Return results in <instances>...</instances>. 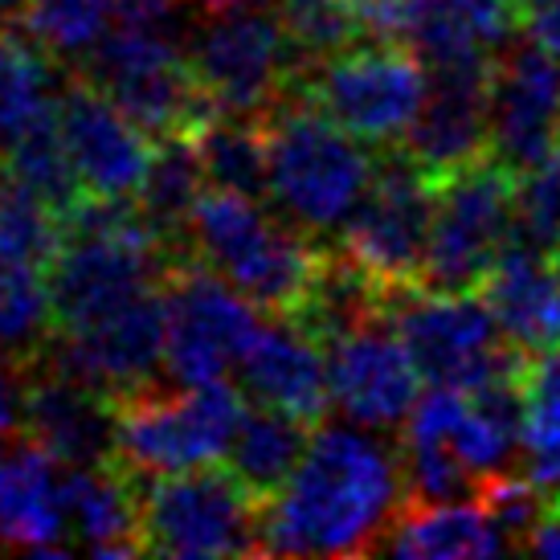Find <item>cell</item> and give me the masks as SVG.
Listing matches in <instances>:
<instances>
[{"label":"cell","instance_id":"cell-1","mask_svg":"<svg viewBox=\"0 0 560 560\" xmlns=\"http://www.w3.org/2000/svg\"><path fill=\"white\" fill-rule=\"evenodd\" d=\"M405 467L369 430L312 434L299 470L266 503L262 557H364L405 508Z\"/></svg>","mask_w":560,"mask_h":560},{"label":"cell","instance_id":"cell-2","mask_svg":"<svg viewBox=\"0 0 560 560\" xmlns=\"http://www.w3.org/2000/svg\"><path fill=\"white\" fill-rule=\"evenodd\" d=\"M185 254L242 291L258 312L287 319L312 291L327 249L315 246L303 225L270 218L258 197L209 185L188 218Z\"/></svg>","mask_w":560,"mask_h":560},{"label":"cell","instance_id":"cell-3","mask_svg":"<svg viewBox=\"0 0 560 560\" xmlns=\"http://www.w3.org/2000/svg\"><path fill=\"white\" fill-rule=\"evenodd\" d=\"M262 124L266 197L307 234H340L373 185L376 156L295 86Z\"/></svg>","mask_w":560,"mask_h":560},{"label":"cell","instance_id":"cell-4","mask_svg":"<svg viewBox=\"0 0 560 560\" xmlns=\"http://www.w3.org/2000/svg\"><path fill=\"white\" fill-rule=\"evenodd\" d=\"M266 499L218 458L143 487V548L160 557H262Z\"/></svg>","mask_w":560,"mask_h":560},{"label":"cell","instance_id":"cell-5","mask_svg":"<svg viewBox=\"0 0 560 560\" xmlns=\"http://www.w3.org/2000/svg\"><path fill=\"white\" fill-rule=\"evenodd\" d=\"M242 393L246 389H234L230 381H209V385H185V393L148 385L140 393L115 397L119 409L115 463L136 470L140 479L218 463L246 418Z\"/></svg>","mask_w":560,"mask_h":560},{"label":"cell","instance_id":"cell-6","mask_svg":"<svg viewBox=\"0 0 560 560\" xmlns=\"http://www.w3.org/2000/svg\"><path fill=\"white\" fill-rule=\"evenodd\" d=\"M389 319L401 331L421 381L442 389H482L487 381L528 369L524 348L508 340L479 291H405L393 295Z\"/></svg>","mask_w":560,"mask_h":560},{"label":"cell","instance_id":"cell-7","mask_svg":"<svg viewBox=\"0 0 560 560\" xmlns=\"http://www.w3.org/2000/svg\"><path fill=\"white\" fill-rule=\"evenodd\" d=\"M94 79L152 140H197L221 110L168 33L110 30L86 58Z\"/></svg>","mask_w":560,"mask_h":560},{"label":"cell","instance_id":"cell-8","mask_svg":"<svg viewBox=\"0 0 560 560\" xmlns=\"http://www.w3.org/2000/svg\"><path fill=\"white\" fill-rule=\"evenodd\" d=\"M295 91L307 94L315 107H324L360 143L385 148L405 140V131L418 119L430 91V66L397 42H369V46L357 42L299 70Z\"/></svg>","mask_w":560,"mask_h":560},{"label":"cell","instance_id":"cell-9","mask_svg":"<svg viewBox=\"0 0 560 560\" xmlns=\"http://www.w3.org/2000/svg\"><path fill=\"white\" fill-rule=\"evenodd\" d=\"M515 185H520V172L508 168L495 152L438 180L421 287L479 291L499 254L512 246Z\"/></svg>","mask_w":560,"mask_h":560},{"label":"cell","instance_id":"cell-10","mask_svg":"<svg viewBox=\"0 0 560 560\" xmlns=\"http://www.w3.org/2000/svg\"><path fill=\"white\" fill-rule=\"evenodd\" d=\"M430 225L434 180L413 164L405 148H393L376 156L373 185L352 221L340 230V249L389 295H405L418 291L425 279Z\"/></svg>","mask_w":560,"mask_h":560},{"label":"cell","instance_id":"cell-11","mask_svg":"<svg viewBox=\"0 0 560 560\" xmlns=\"http://www.w3.org/2000/svg\"><path fill=\"white\" fill-rule=\"evenodd\" d=\"M258 307L213 270L176 258L164 279V369L180 385L225 381L258 340Z\"/></svg>","mask_w":560,"mask_h":560},{"label":"cell","instance_id":"cell-12","mask_svg":"<svg viewBox=\"0 0 560 560\" xmlns=\"http://www.w3.org/2000/svg\"><path fill=\"white\" fill-rule=\"evenodd\" d=\"M188 58L221 115H266L299 79L279 13L258 4L205 16L192 30Z\"/></svg>","mask_w":560,"mask_h":560},{"label":"cell","instance_id":"cell-13","mask_svg":"<svg viewBox=\"0 0 560 560\" xmlns=\"http://www.w3.org/2000/svg\"><path fill=\"white\" fill-rule=\"evenodd\" d=\"M58 127L86 197H140L160 140H152L94 79H70L58 94Z\"/></svg>","mask_w":560,"mask_h":560},{"label":"cell","instance_id":"cell-14","mask_svg":"<svg viewBox=\"0 0 560 560\" xmlns=\"http://www.w3.org/2000/svg\"><path fill=\"white\" fill-rule=\"evenodd\" d=\"M491 70L495 58L430 66V91L401 148L434 185L491 156Z\"/></svg>","mask_w":560,"mask_h":560},{"label":"cell","instance_id":"cell-15","mask_svg":"<svg viewBox=\"0 0 560 560\" xmlns=\"http://www.w3.org/2000/svg\"><path fill=\"white\" fill-rule=\"evenodd\" d=\"M30 369L33 376L21 385V434L33 438L62 467L110 463L119 442L115 397L49 364L46 357H37Z\"/></svg>","mask_w":560,"mask_h":560},{"label":"cell","instance_id":"cell-16","mask_svg":"<svg viewBox=\"0 0 560 560\" xmlns=\"http://www.w3.org/2000/svg\"><path fill=\"white\" fill-rule=\"evenodd\" d=\"M331 401L343 418L369 430H389L413 413L421 397V373L389 315L348 331L327 348Z\"/></svg>","mask_w":560,"mask_h":560},{"label":"cell","instance_id":"cell-17","mask_svg":"<svg viewBox=\"0 0 560 560\" xmlns=\"http://www.w3.org/2000/svg\"><path fill=\"white\" fill-rule=\"evenodd\" d=\"M560 143V58L536 42L508 49L491 70V152L512 172L552 164Z\"/></svg>","mask_w":560,"mask_h":560},{"label":"cell","instance_id":"cell-18","mask_svg":"<svg viewBox=\"0 0 560 560\" xmlns=\"http://www.w3.org/2000/svg\"><path fill=\"white\" fill-rule=\"evenodd\" d=\"M242 389L258 405L282 409L291 418L319 425L331 409V376H327V352L295 327L291 319H279L258 331L249 343L246 360L237 364Z\"/></svg>","mask_w":560,"mask_h":560},{"label":"cell","instance_id":"cell-19","mask_svg":"<svg viewBox=\"0 0 560 560\" xmlns=\"http://www.w3.org/2000/svg\"><path fill=\"white\" fill-rule=\"evenodd\" d=\"M66 532V467L33 438H13L0 482V545L21 552H62Z\"/></svg>","mask_w":560,"mask_h":560},{"label":"cell","instance_id":"cell-20","mask_svg":"<svg viewBox=\"0 0 560 560\" xmlns=\"http://www.w3.org/2000/svg\"><path fill=\"white\" fill-rule=\"evenodd\" d=\"M70 532L94 557H143V487L124 463L66 467Z\"/></svg>","mask_w":560,"mask_h":560},{"label":"cell","instance_id":"cell-21","mask_svg":"<svg viewBox=\"0 0 560 560\" xmlns=\"http://www.w3.org/2000/svg\"><path fill=\"white\" fill-rule=\"evenodd\" d=\"M479 295L491 303L508 340L524 352L560 348V275L552 258L528 246H508Z\"/></svg>","mask_w":560,"mask_h":560},{"label":"cell","instance_id":"cell-22","mask_svg":"<svg viewBox=\"0 0 560 560\" xmlns=\"http://www.w3.org/2000/svg\"><path fill=\"white\" fill-rule=\"evenodd\" d=\"M393 557L413 560H458V557H495L508 552V536L499 532L491 512L475 503H413L405 499L385 540Z\"/></svg>","mask_w":560,"mask_h":560},{"label":"cell","instance_id":"cell-23","mask_svg":"<svg viewBox=\"0 0 560 560\" xmlns=\"http://www.w3.org/2000/svg\"><path fill=\"white\" fill-rule=\"evenodd\" d=\"M515 25L512 0H425V21L413 37V54L425 66H454L495 58Z\"/></svg>","mask_w":560,"mask_h":560},{"label":"cell","instance_id":"cell-24","mask_svg":"<svg viewBox=\"0 0 560 560\" xmlns=\"http://www.w3.org/2000/svg\"><path fill=\"white\" fill-rule=\"evenodd\" d=\"M307 446H312L307 421L291 418L282 409H270V405H258V409H246V418H242L234 442L225 451V463L234 467V475L254 495H262L270 503L291 482Z\"/></svg>","mask_w":560,"mask_h":560},{"label":"cell","instance_id":"cell-25","mask_svg":"<svg viewBox=\"0 0 560 560\" xmlns=\"http://www.w3.org/2000/svg\"><path fill=\"white\" fill-rule=\"evenodd\" d=\"M205 188H209V176H205L197 140H160L156 160L148 168V180H143L136 205H140L143 218L152 221L160 242L176 258H188L185 254L188 218H192L197 201L205 197Z\"/></svg>","mask_w":560,"mask_h":560},{"label":"cell","instance_id":"cell-26","mask_svg":"<svg viewBox=\"0 0 560 560\" xmlns=\"http://www.w3.org/2000/svg\"><path fill=\"white\" fill-rule=\"evenodd\" d=\"M54 336L49 279L42 266L0 249V357L30 369Z\"/></svg>","mask_w":560,"mask_h":560},{"label":"cell","instance_id":"cell-27","mask_svg":"<svg viewBox=\"0 0 560 560\" xmlns=\"http://www.w3.org/2000/svg\"><path fill=\"white\" fill-rule=\"evenodd\" d=\"M37 37H25L16 25H0V152L25 127L54 107V70Z\"/></svg>","mask_w":560,"mask_h":560},{"label":"cell","instance_id":"cell-28","mask_svg":"<svg viewBox=\"0 0 560 560\" xmlns=\"http://www.w3.org/2000/svg\"><path fill=\"white\" fill-rule=\"evenodd\" d=\"M66 246V213L0 160V249L49 270Z\"/></svg>","mask_w":560,"mask_h":560},{"label":"cell","instance_id":"cell-29","mask_svg":"<svg viewBox=\"0 0 560 560\" xmlns=\"http://www.w3.org/2000/svg\"><path fill=\"white\" fill-rule=\"evenodd\" d=\"M205 176L213 188L266 197V124L262 115H218L197 136Z\"/></svg>","mask_w":560,"mask_h":560},{"label":"cell","instance_id":"cell-30","mask_svg":"<svg viewBox=\"0 0 560 560\" xmlns=\"http://www.w3.org/2000/svg\"><path fill=\"white\" fill-rule=\"evenodd\" d=\"M115 4L119 0H30L25 30L49 58L86 62L115 25Z\"/></svg>","mask_w":560,"mask_h":560},{"label":"cell","instance_id":"cell-31","mask_svg":"<svg viewBox=\"0 0 560 560\" xmlns=\"http://www.w3.org/2000/svg\"><path fill=\"white\" fill-rule=\"evenodd\" d=\"M275 13L282 21V33H287V46L295 54L299 70L364 42L352 0H279Z\"/></svg>","mask_w":560,"mask_h":560},{"label":"cell","instance_id":"cell-32","mask_svg":"<svg viewBox=\"0 0 560 560\" xmlns=\"http://www.w3.org/2000/svg\"><path fill=\"white\" fill-rule=\"evenodd\" d=\"M560 242V172L552 164L532 168L515 185V225L512 246L552 254Z\"/></svg>","mask_w":560,"mask_h":560},{"label":"cell","instance_id":"cell-33","mask_svg":"<svg viewBox=\"0 0 560 560\" xmlns=\"http://www.w3.org/2000/svg\"><path fill=\"white\" fill-rule=\"evenodd\" d=\"M524 401H528V434H560V348L532 352L524 369Z\"/></svg>","mask_w":560,"mask_h":560},{"label":"cell","instance_id":"cell-34","mask_svg":"<svg viewBox=\"0 0 560 560\" xmlns=\"http://www.w3.org/2000/svg\"><path fill=\"white\" fill-rule=\"evenodd\" d=\"M520 33L560 58V0H512Z\"/></svg>","mask_w":560,"mask_h":560},{"label":"cell","instance_id":"cell-35","mask_svg":"<svg viewBox=\"0 0 560 560\" xmlns=\"http://www.w3.org/2000/svg\"><path fill=\"white\" fill-rule=\"evenodd\" d=\"M528 552H540V557H560V491L545 495V508H540V520L528 536Z\"/></svg>","mask_w":560,"mask_h":560},{"label":"cell","instance_id":"cell-36","mask_svg":"<svg viewBox=\"0 0 560 560\" xmlns=\"http://www.w3.org/2000/svg\"><path fill=\"white\" fill-rule=\"evenodd\" d=\"M30 0H0V25H25Z\"/></svg>","mask_w":560,"mask_h":560},{"label":"cell","instance_id":"cell-37","mask_svg":"<svg viewBox=\"0 0 560 560\" xmlns=\"http://www.w3.org/2000/svg\"><path fill=\"white\" fill-rule=\"evenodd\" d=\"M205 13H225V9H249V4H262V0H188Z\"/></svg>","mask_w":560,"mask_h":560},{"label":"cell","instance_id":"cell-38","mask_svg":"<svg viewBox=\"0 0 560 560\" xmlns=\"http://www.w3.org/2000/svg\"><path fill=\"white\" fill-rule=\"evenodd\" d=\"M4 467H9V434L0 438V482H4Z\"/></svg>","mask_w":560,"mask_h":560},{"label":"cell","instance_id":"cell-39","mask_svg":"<svg viewBox=\"0 0 560 560\" xmlns=\"http://www.w3.org/2000/svg\"><path fill=\"white\" fill-rule=\"evenodd\" d=\"M548 258H552V266H557V275H560V242H557V249H552Z\"/></svg>","mask_w":560,"mask_h":560},{"label":"cell","instance_id":"cell-40","mask_svg":"<svg viewBox=\"0 0 560 560\" xmlns=\"http://www.w3.org/2000/svg\"><path fill=\"white\" fill-rule=\"evenodd\" d=\"M552 168L560 172V143H557V152H552Z\"/></svg>","mask_w":560,"mask_h":560}]
</instances>
